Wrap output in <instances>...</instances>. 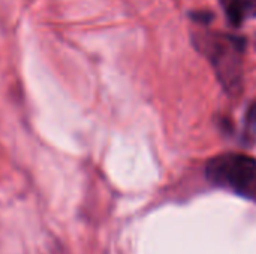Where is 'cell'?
<instances>
[{
  "instance_id": "obj_1",
  "label": "cell",
  "mask_w": 256,
  "mask_h": 254,
  "mask_svg": "<svg viewBox=\"0 0 256 254\" xmlns=\"http://www.w3.org/2000/svg\"><path fill=\"white\" fill-rule=\"evenodd\" d=\"M196 45L212 63L225 90L230 93L240 90L246 40L234 34L207 33L196 37Z\"/></svg>"
},
{
  "instance_id": "obj_2",
  "label": "cell",
  "mask_w": 256,
  "mask_h": 254,
  "mask_svg": "<svg viewBox=\"0 0 256 254\" xmlns=\"http://www.w3.org/2000/svg\"><path fill=\"white\" fill-rule=\"evenodd\" d=\"M212 184L256 204V159L243 153H224L206 166Z\"/></svg>"
},
{
  "instance_id": "obj_3",
  "label": "cell",
  "mask_w": 256,
  "mask_h": 254,
  "mask_svg": "<svg viewBox=\"0 0 256 254\" xmlns=\"http://www.w3.org/2000/svg\"><path fill=\"white\" fill-rule=\"evenodd\" d=\"M232 25H240L248 18L256 16V0H220Z\"/></svg>"
},
{
  "instance_id": "obj_4",
  "label": "cell",
  "mask_w": 256,
  "mask_h": 254,
  "mask_svg": "<svg viewBox=\"0 0 256 254\" xmlns=\"http://www.w3.org/2000/svg\"><path fill=\"white\" fill-rule=\"evenodd\" d=\"M246 135L256 136V102L250 105L246 115Z\"/></svg>"
},
{
  "instance_id": "obj_5",
  "label": "cell",
  "mask_w": 256,
  "mask_h": 254,
  "mask_svg": "<svg viewBox=\"0 0 256 254\" xmlns=\"http://www.w3.org/2000/svg\"><path fill=\"white\" fill-rule=\"evenodd\" d=\"M190 16L194 18V21H198V22H204V24H207V22H210V21H212L213 13H212V12H208V10H196V12H192V13H190Z\"/></svg>"
},
{
  "instance_id": "obj_6",
  "label": "cell",
  "mask_w": 256,
  "mask_h": 254,
  "mask_svg": "<svg viewBox=\"0 0 256 254\" xmlns=\"http://www.w3.org/2000/svg\"><path fill=\"white\" fill-rule=\"evenodd\" d=\"M255 45H256V43H255Z\"/></svg>"
}]
</instances>
